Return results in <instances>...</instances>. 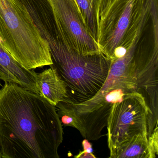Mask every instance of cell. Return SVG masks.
<instances>
[{
    "label": "cell",
    "mask_w": 158,
    "mask_h": 158,
    "mask_svg": "<svg viewBox=\"0 0 158 158\" xmlns=\"http://www.w3.org/2000/svg\"><path fill=\"white\" fill-rule=\"evenodd\" d=\"M37 27L49 47L50 66L66 85L67 97L63 100L78 104L93 98L105 83L111 60L101 52L84 56L66 47L52 20L41 21Z\"/></svg>",
    "instance_id": "2"
},
{
    "label": "cell",
    "mask_w": 158,
    "mask_h": 158,
    "mask_svg": "<svg viewBox=\"0 0 158 158\" xmlns=\"http://www.w3.org/2000/svg\"><path fill=\"white\" fill-rule=\"evenodd\" d=\"M63 43L84 56L101 53L89 34L75 0H48Z\"/></svg>",
    "instance_id": "7"
},
{
    "label": "cell",
    "mask_w": 158,
    "mask_h": 158,
    "mask_svg": "<svg viewBox=\"0 0 158 158\" xmlns=\"http://www.w3.org/2000/svg\"><path fill=\"white\" fill-rule=\"evenodd\" d=\"M0 37L6 49L27 69L53 63L48 44L21 0H0Z\"/></svg>",
    "instance_id": "3"
},
{
    "label": "cell",
    "mask_w": 158,
    "mask_h": 158,
    "mask_svg": "<svg viewBox=\"0 0 158 158\" xmlns=\"http://www.w3.org/2000/svg\"><path fill=\"white\" fill-rule=\"evenodd\" d=\"M84 150L80 152L79 154L75 156V158H96V156L93 155V149L92 148V145L89 141L88 139H85L82 142Z\"/></svg>",
    "instance_id": "13"
},
{
    "label": "cell",
    "mask_w": 158,
    "mask_h": 158,
    "mask_svg": "<svg viewBox=\"0 0 158 158\" xmlns=\"http://www.w3.org/2000/svg\"><path fill=\"white\" fill-rule=\"evenodd\" d=\"M135 91L139 92L135 65L124 56L112 62L105 83L93 98L78 104L69 102L83 124L86 139L96 140L102 137L114 104Z\"/></svg>",
    "instance_id": "4"
},
{
    "label": "cell",
    "mask_w": 158,
    "mask_h": 158,
    "mask_svg": "<svg viewBox=\"0 0 158 158\" xmlns=\"http://www.w3.org/2000/svg\"><path fill=\"white\" fill-rule=\"evenodd\" d=\"M40 95L54 106L67 97L66 85L53 68L37 74Z\"/></svg>",
    "instance_id": "9"
},
{
    "label": "cell",
    "mask_w": 158,
    "mask_h": 158,
    "mask_svg": "<svg viewBox=\"0 0 158 158\" xmlns=\"http://www.w3.org/2000/svg\"><path fill=\"white\" fill-rule=\"evenodd\" d=\"M75 1L88 32L97 43V13L100 0H75Z\"/></svg>",
    "instance_id": "11"
},
{
    "label": "cell",
    "mask_w": 158,
    "mask_h": 158,
    "mask_svg": "<svg viewBox=\"0 0 158 158\" xmlns=\"http://www.w3.org/2000/svg\"><path fill=\"white\" fill-rule=\"evenodd\" d=\"M0 158H2L1 152V149H0Z\"/></svg>",
    "instance_id": "15"
},
{
    "label": "cell",
    "mask_w": 158,
    "mask_h": 158,
    "mask_svg": "<svg viewBox=\"0 0 158 158\" xmlns=\"http://www.w3.org/2000/svg\"><path fill=\"white\" fill-rule=\"evenodd\" d=\"M0 79L14 83L27 90L39 94L37 73L19 63L6 49L0 37Z\"/></svg>",
    "instance_id": "8"
},
{
    "label": "cell",
    "mask_w": 158,
    "mask_h": 158,
    "mask_svg": "<svg viewBox=\"0 0 158 158\" xmlns=\"http://www.w3.org/2000/svg\"><path fill=\"white\" fill-rule=\"evenodd\" d=\"M0 86H2V85L1 84V79H0Z\"/></svg>",
    "instance_id": "16"
},
{
    "label": "cell",
    "mask_w": 158,
    "mask_h": 158,
    "mask_svg": "<svg viewBox=\"0 0 158 158\" xmlns=\"http://www.w3.org/2000/svg\"><path fill=\"white\" fill-rule=\"evenodd\" d=\"M62 126L55 106L14 83L0 89L2 158H59Z\"/></svg>",
    "instance_id": "1"
},
{
    "label": "cell",
    "mask_w": 158,
    "mask_h": 158,
    "mask_svg": "<svg viewBox=\"0 0 158 158\" xmlns=\"http://www.w3.org/2000/svg\"><path fill=\"white\" fill-rule=\"evenodd\" d=\"M107 127L109 149L139 134L148 139L153 127L152 113L145 97L135 91L114 103Z\"/></svg>",
    "instance_id": "6"
},
{
    "label": "cell",
    "mask_w": 158,
    "mask_h": 158,
    "mask_svg": "<svg viewBox=\"0 0 158 158\" xmlns=\"http://www.w3.org/2000/svg\"><path fill=\"white\" fill-rule=\"evenodd\" d=\"M55 108L62 127H72L76 128L85 139V132L83 124L71 104L62 100L56 105Z\"/></svg>",
    "instance_id": "12"
},
{
    "label": "cell",
    "mask_w": 158,
    "mask_h": 158,
    "mask_svg": "<svg viewBox=\"0 0 158 158\" xmlns=\"http://www.w3.org/2000/svg\"><path fill=\"white\" fill-rule=\"evenodd\" d=\"M110 158H154L148 139L139 134L110 149Z\"/></svg>",
    "instance_id": "10"
},
{
    "label": "cell",
    "mask_w": 158,
    "mask_h": 158,
    "mask_svg": "<svg viewBox=\"0 0 158 158\" xmlns=\"http://www.w3.org/2000/svg\"><path fill=\"white\" fill-rule=\"evenodd\" d=\"M158 127H155L148 138L149 144L154 158H156L158 153Z\"/></svg>",
    "instance_id": "14"
},
{
    "label": "cell",
    "mask_w": 158,
    "mask_h": 158,
    "mask_svg": "<svg viewBox=\"0 0 158 158\" xmlns=\"http://www.w3.org/2000/svg\"></svg>",
    "instance_id": "17"
},
{
    "label": "cell",
    "mask_w": 158,
    "mask_h": 158,
    "mask_svg": "<svg viewBox=\"0 0 158 158\" xmlns=\"http://www.w3.org/2000/svg\"><path fill=\"white\" fill-rule=\"evenodd\" d=\"M145 0H100L98 13L97 44L112 62L122 58L133 38Z\"/></svg>",
    "instance_id": "5"
}]
</instances>
